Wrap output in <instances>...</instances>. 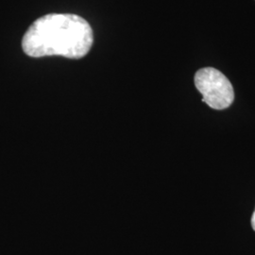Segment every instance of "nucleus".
Segmentation results:
<instances>
[{
    "instance_id": "f257e3e1",
    "label": "nucleus",
    "mask_w": 255,
    "mask_h": 255,
    "mask_svg": "<svg viewBox=\"0 0 255 255\" xmlns=\"http://www.w3.org/2000/svg\"><path fill=\"white\" fill-rule=\"evenodd\" d=\"M93 42V30L85 19L70 13H50L28 27L22 46L33 58L59 55L81 59L89 52Z\"/></svg>"
},
{
    "instance_id": "7ed1b4c3",
    "label": "nucleus",
    "mask_w": 255,
    "mask_h": 255,
    "mask_svg": "<svg viewBox=\"0 0 255 255\" xmlns=\"http://www.w3.org/2000/svg\"><path fill=\"white\" fill-rule=\"evenodd\" d=\"M252 226H253V229L255 231V211L254 215H253V218H252Z\"/></svg>"
},
{
    "instance_id": "f03ea898",
    "label": "nucleus",
    "mask_w": 255,
    "mask_h": 255,
    "mask_svg": "<svg viewBox=\"0 0 255 255\" xmlns=\"http://www.w3.org/2000/svg\"><path fill=\"white\" fill-rule=\"evenodd\" d=\"M197 89L212 109L224 110L235 101V92L228 78L213 67L200 69L194 78Z\"/></svg>"
}]
</instances>
